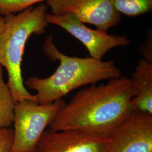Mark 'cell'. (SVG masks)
<instances>
[{
  "mask_svg": "<svg viewBox=\"0 0 152 152\" xmlns=\"http://www.w3.org/2000/svg\"><path fill=\"white\" fill-rule=\"evenodd\" d=\"M131 80L127 76L77 91L50 125L55 131L78 129L110 137L134 109Z\"/></svg>",
  "mask_w": 152,
  "mask_h": 152,
  "instance_id": "1",
  "label": "cell"
},
{
  "mask_svg": "<svg viewBox=\"0 0 152 152\" xmlns=\"http://www.w3.org/2000/svg\"><path fill=\"white\" fill-rule=\"evenodd\" d=\"M43 50L50 60L59 61V65L54 73L47 78L30 77L24 85L35 90L37 103L47 104L59 100L77 88L98 82L110 80L123 76L114 61H102L92 57L77 58L63 54L47 37Z\"/></svg>",
  "mask_w": 152,
  "mask_h": 152,
  "instance_id": "2",
  "label": "cell"
},
{
  "mask_svg": "<svg viewBox=\"0 0 152 152\" xmlns=\"http://www.w3.org/2000/svg\"><path fill=\"white\" fill-rule=\"evenodd\" d=\"M48 9L46 4L41 3L5 16V26L0 36V65L7 72V84L15 104L23 100L37 103L36 95L24 85L22 63L28 39L32 34H44L49 25L46 20Z\"/></svg>",
  "mask_w": 152,
  "mask_h": 152,
  "instance_id": "3",
  "label": "cell"
},
{
  "mask_svg": "<svg viewBox=\"0 0 152 152\" xmlns=\"http://www.w3.org/2000/svg\"><path fill=\"white\" fill-rule=\"evenodd\" d=\"M66 104L61 99L47 104L29 100L15 104L14 142L11 152H33L46 127Z\"/></svg>",
  "mask_w": 152,
  "mask_h": 152,
  "instance_id": "4",
  "label": "cell"
},
{
  "mask_svg": "<svg viewBox=\"0 0 152 152\" xmlns=\"http://www.w3.org/2000/svg\"><path fill=\"white\" fill-rule=\"evenodd\" d=\"M33 152H111L110 138L89 131L49 129Z\"/></svg>",
  "mask_w": 152,
  "mask_h": 152,
  "instance_id": "5",
  "label": "cell"
},
{
  "mask_svg": "<svg viewBox=\"0 0 152 152\" xmlns=\"http://www.w3.org/2000/svg\"><path fill=\"white\" fill-rule=\"evenodd\" d=\"M46 20L48 24L64 29L81 42L91 57L98 60H102L110 50L118 46H126L131 43L127 36L109 34L103 31L90 29L70 13L61 15L47 13Z\"/></svg>",
  "mask_w": 152,
  "mask_h": 152,
  "instance_id": "6",
  "label": "cell"
},
{
  "mask_svg": "<svg viewBox=\"0 0 152 152\" xmlns=\"http://www.w3.org/2000/svg\"><path fill=\"white\" fill-rule=\"evenodd\" d=\"M46 4L53 14H72L83 23L93 24L104 32L121 20L114 0H49Z\"/></svg>",
  "mask_w": 152,
  "mask_h": 152,
  "instance_id": "7",
  "label": "cell"
},
{
  "mask_svg": "<svg viewBox=\"0 0 152 152\" xmlns=\"http://www.w3.org/2000/svg\"><path fill=\"white\" fill-rule=\"evenodd\" d=\"M109 138L111 152H152V114L134 109Z\"/></svg>",
  "mask_w": 152,
  "mask_h": 152,
  "instance_id": "8",
  "label": "cell"
},
{
  "mask_svg": "<svg viewBox=\"0 0 152 152\" xmlns=\"http://www.w3.org/2000/svg\"><path fill=\"white\" fill-rule=\"evenodd\" d=\"M131 80L134 108L152 114V61L145 58L139 60Z\"/></svg>",
  "mask_w": 152,
  "mask_h": 152,
  "instance_id": "9",
  "label": "cell"
},
{
  "mask_svg": "<svg viewBox=\"0 0 152 152\" xmlns=\"http://www.w3.org/2000/svg\"><path fill=\"white\" fill-rule=\"evenodd\" d=\"M15 104L10 90L3 78V67L0 65V128L12 127Z\"/></svg>",
  "mask_w": 152,
  "mask_h": 152,
  "instance_id": "10",
  "label": "cell"
},
{
  "mask_svg": "<svg viewBox=\"0 0 152 152\" xmlns=\"http://www.w3.org/2000/svg\"><path fill=\"white\" fill-rule=\"evenodd\" d=\"M117 10L129 16H137L151 12L152 0H114Z\"/></svg>",
  "mask_w": 152,
  "mask_h": 152,
  "instance_id": "11",
  "label": "cell"
},
{
  "mask_svg": "<svg viewBox=\"0 0 152 152\" xmlns=\"http://www.w3.org/2000/svg\"><path fill=\"white\" fill-rule=\"evenodd\" d=\"M48 1L49 0H0V15L15 14L34 4Z\"/></svg>",
  "mask_w": 152,
  "mask_h": 152,
  "instance_id": "12",
  "label": "cell"
},
{
  "mask_svg": "<svg viewBox=\"0 0 152 152\" xmlns=\"http://www.w3.org/2000/svg\"><path fill=\"white\" fill-rule=\"evenodd\" d=\"M14 137L13 128H0V152H11Z\"/></svg>",
  "mask_w": 152,
  "mask_h": 152,
  "instance_id": "13",
  "label": "cell"
},
{
  "mask_svg": "<svg viewBox=\"0 0 152 152\" xmlns=\"http://www.w3.org/2000/svg\"><path fill=\"white\" fill-rule=\"evenodd\" d=\"M152 35L149 36L147 41L140 48V52L144 56V58L152 61Z\"/></svg>",
  "mask_w": 152,
  "mask_h": 152,
  "instance_id": "14",
  "label": "cell"
},
{
  "mask_svg": "<svg viewBox=\"0 0 152 152\" xmlns=\"http://www.w3.org/2000/svg\"><path fill=\"white\" fill-rule=\"evenodd\" d=\"M5 16L0 15V36L4 29V28L5 26Z\"/></svg>",
  "mask_w": 152,
  "mask_h": 152,
  "instance_id": "15",
  "label": "cell"
}]
</instances>
